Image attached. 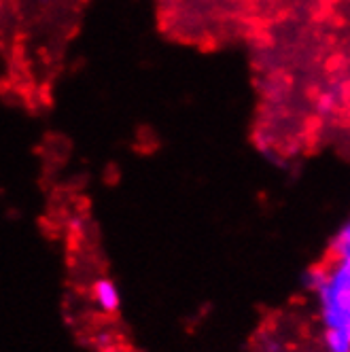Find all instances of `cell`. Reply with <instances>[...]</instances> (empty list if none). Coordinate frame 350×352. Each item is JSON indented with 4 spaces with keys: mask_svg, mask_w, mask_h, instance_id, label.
Instances as JSON below:
<instances>
[{
    "mask_svg": "<svg viewBox=\"0 0 350 352\" xmlns=\"http://www.w3.org/2000/svg\"><path fill=\"white\" fill-rule=\"evenodd\" d=\"M318 318L322 331H346L350 333V295L318 293Z\"/></svg>",
    "mask_w": 350,
    "mask_h": 352,
    "instance_id": "2",
    "label": "cell"
},
{
    "mask_svg": "<svg viewBox=\"0 0 350 352\" xmlns=\"http://www.w3.org/2000/svg\"><path fill=\"white\" fill-rule=\"evenodd\" d=\"M259 352H287L283 346H265V348H261Z\"/></svg>",
    "mask_w": 350,
    "mask_h": 352,
    "instance_id": "6",
    "label": "cell"
},
{
    "mask_svg": "<svg viewBox=\"0 0 350 352\" xmlns=\"http://www.w3.org/2000/svg\"><path fill=\"white\" fill-rule=\"evenodd\" d=\"M89 297H91L94 308L105 316H115L121 310V299H123L121 291H119L115 280L105 278V276L102 278H96L91 283Z\"/></svg>",
    "mask_w": 350,
    "mask_h": 352,
    "instance_id": "3",
    "label": "cell"
},
{
    "mask_svg": "<svg viewBox=\"0 0 350 352\" xmlns=\"http://www.w3.org/2000/svg\"><path fill=\"white\" fill-rule=\"evenodd\" d=\"M329 257L350 261V219L333 234L329 242Z\"/></svg>",
    "mask_w": 350,
    "mask_h": 352,
    "instance_id": "4",
    "label": "cell"
},
{
    "mask_svg": "<svg viewBox=\"0 0 350 352\" xmlns=\"http://www.w3.org/2000/svg\"><path fill=\"white\" fill-rule=\"evenodd\" d=\"M325 352H350V333L346 331H322Z\"/></svg>",
    "mask_w": 350,
    "mask_h": 352,
    "instance_id": "5",
    "label": "cell"
},
{
    "mask_svg": "<svg viewBox=\"0 0 350 352\" xmlns=\"http://www.w3.org/2000/svg\"><path fill=\"white\" fill-rule=\"evenodd\" d=\"M304 287L312 293H336L350 295V261L327 259L320 265H314L304 276Z\"/></svg>",
    "mask_w": 350,
    "mask_h": 352,
    "instance_id": "1",
    "label": "cell"
}]
</instances>
